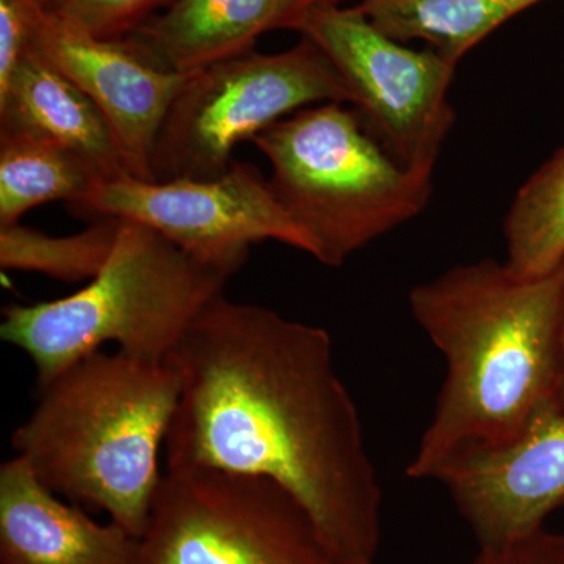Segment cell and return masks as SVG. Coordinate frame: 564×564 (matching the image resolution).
I'll use <instances>...</instances> for the list:
<instances>
[{
    "label": "cell",
    "mask_w": 564,
    "mask_h": 564,
    "mask_svg": "<svg viewBox=\"0 0 564 564\" xmlns=\"http://www.w3.org/2000/svg\"><path fill=\"white\" fill-rule=\"evenodd\" d=\"M121 226L118 218H98L84 231L65 237L50 236L21 223L0 226V267L66 282L93 280L109 262Z\"/></svg>",
    "instance_id": "obj_18"
},
{
    "label": "cell",
    "mask_w": 564,
    "mask_h": 564,
    "mask_svg": "<svg viewBox=\"0 0 564 564\" xmlns=\"http://www.w3.org/2000/svg\"><path fill=\"white\" fill-rule=\"evenodd\" d=\"M480 547L543 529L564 503V413L538 415L511 443L469 456L440 475Z\"/></svg>",
    "instance_id": "obj_11"
},
{
    "label": "cell",
    "mask_w": 564,
    "mask_h": 564,
    "mask_svg": "<svg viewBox=\"0 0 564 564\" xmlns=\"http://www.w3.org/2000/svg\"><path fill=\"white\" fill-rule=\"evenodd\" d=\"M321 0H173L126 36L152 65L195 73L254 51L259 36L295 29L300 17Z\"/></svg>",
    "instance_id": "obj_13"
},
{
    "label": "cell",
    "mask_w": 564,
    "mask_h": 564,
    "mask_svg": "<svg viewBox=\"0 0 564 564\" xmlns=\"http://www.w3.org/2000/svg\"><path fill=\"white\" fill-rule=\"evenodd\" d=\"M470 564H564V534L543 529L499 545L480 547Z\"/></svg>",
    "instance_id": "obj_21"
},
{
    "label": "cell",
    "mask_w": 564,
    "mask_h": 564,
    "mask_svg": "<svg viewBox=\"0 0 564 564\" xmlns=\"http://www.w3.org/2000/svg\"><path fill=\"white\" fill-rule=\"evenodd\" d=\"M39 392L32 414L11 436L17 456L52 492L101 508L141 538L180 402L174 364L96 351Z\"/></svg>",
    "instance_id": "obj_3"
},
{
    "label": "cell",
    "mask_w": 564,
    "mask_h": 564,
    "mask_svg": "<svg viewBox=\"0 0 564 564\" xmlns=\"http://www.w3.org/2000/svg\"><path fill=\"white\" fill-rule=\"evenodd\" d=\"M74 210L93 220L140 223L204 261L236 270L252 245L269 240L314 254L310 237L282 209L269 180L247 162L234 161L214 180H102Z\"/></svg>",
    "instance_id": "obj_9"
},
{
    "label": "cell",
    "mask_w": 564,
    "mask_h": 564,
    "mask_svg": "<svg viewBox=\"0 0 564 564\" xmlns=\"http://www.w3.org/2000/svg\"><path fill=\"white\" fill-rule=\"evenodd\" d=\"M237 272L122 220L98 276L65 299L6 307L0 337L31 358L39 388L106 344L133 358L169 361Z\"/></svg>",
    "instance_id": "obj_4"
},
{
    "label": "cell",
    "mask_w": 564,
    "mask_h": 564,
    "mask_svg": "<svg viewBox=\"0 0 564 564\" xmlns=\"http://www.w3.org/2000/svg\"><path fill=\"white\" fill-rule=\"evenodd\" d=\"M31 50L76 84L110 122L131 176L154 181L152 152L166 113L192 73L148 62L126 40L98 39L55 11L33 21Z\"/></svg>",
    "instance_id": "obj_10"
},
{
    "label": "cell",
    "mask_w": 564,
    "mask_h": 564,
    "mask_svg": "<svg viewBox=\"0 0 564 564\" xmlns=\"http://www.w3.org/2000/svg\"><path fill=\"white\" fill-rule=\"evenodd\" d=\"M503 239V262L516 276H544L564 262V147L516 193Z\"/></svg>",
    "instance_id": "obj_17"
},
{
    "label": "cell",
    "mask_w": 564,
    "mask_h": 564,
    "mask_svg": "<svg viewBox=\"0 0 564 564\" xmlns=\"http://www.w3.org/2000/svg\"><path fill=\"white\" fill-rule=\"evenodd\" d=\"M326 102L350 104V93L326 55L303 36L288 51L245 52L195 70L159 131L152 182L221 176L240 143Z\"/></svg>",
    "instance_id": "obj_6"
},
{
    "label": "cell",
    "mask_w": 564,
    "mask_h": 564,
    "mask_svg": "<svg viewBox=\"0 0 564 564\" xmlns=\"http://www.w3.org/2000/svg\"><path fill=\"white\" fill-rule=\"evenodd\" d=\"M326 55L366 131L408 172L433 181L455 122L448 99L456 63L415 51L378 29L358 6L318 3L295 29Z\"/></svg>",
    "instance_id": "obj_8"
},
{
    "label": "cell",
    "mask_w": 564,
    "mask_h": 564,
    "mask_svg": "<svg viewBox=\"0 0 564 564\" xmlns=\"http://www.w3.org/2000/svg\"><path fill=\"white\" fill-rule=\"evenodd\" d=\"M408 303L447 369L411 478L437 480L558 406L564 262L540 278L489 258L463 263L415 285Z\"/></svg>",
    "instance_id": "obj_2"
},
{
    "label": "cell",
    "mask_w": 564,
    "mask_h": 564,
    "mask_svg": "<svg viewBox=\"0 0 564 564\" xmlns=\"http://www.w3.org/2000/svg\"><path fill=\"white\" fill-rule=\"evenodd\" d=\"M0 129L55 141L90 163L102 180L131 176L102 111L31 47L0 88Z\"/></svg>",
    "instance_id": "obj_14"
},
{
    "label": "cell",
    "mask_w": 564,
    "mask_h": 564,
    "mask_svg": "<svg viewBox=\"0 0 564 564\" xmlns=\"http://www.w3.org/2000/svg\"><path fill=\"white\" fill-rule=\"evenodd\" d=\"M558 408L564 413V304L562 314V326H560V389Z\"/></svg>",
    "instance_id": "obj_22"
},
{
    "label": "cell",
    "mask_w": 564,
    "mask_h": 564,
    "mask_svg": "<svg viewBox=\"0 0 564 564\" xmlns=\"http://www.w3.org/2000/svg\"><path fill=\"white\" fill-rule=\"evenodd\" d=\"M61 2H62V0H52V6H51V9H50V10H54V9H55V7H57V6H58V3H61Z\"/></svg>",
    "instance_id": "obj_24"
},
{
    "label": "cell",
    "mask_w": 564,
    "mask_h": 564,
    "mask_svg": "<svg viewBox=\"0 0 564 564\" xmlns=\"http://www.w3.org/2000/svg\"><path fill=\"white\" fill-rule=\"evenodd\" d=\"M0 564H140V538L62 502L14 455L0 466Z\"/></svg>",
    "instance_id": "obj_12"
},
{
    "label": "cell",
    "mask_w": 564,
    "mask_h": 564,
    "mask_svg": "<svg viewBox=\"0 0 564 564\" xmlns=\"http://www.w3.org/2000/svg\"><path fill=\"white\" fill-rule=\"evenodd\" d=\"M41 9L33 0H0V88L31 47L33 21Z\"/></svg>",
    "instance_id": "obj_20"
},
{
    "label": "cell",
    "mask_w": 564,
    "mask_h": 564,
    "mask_svg": "<svg viewBox=\"0 0 564 564\" xmlns=\"http://www.w3.org/2000/svg\"><path fill=\"white\" fill-rule=\"evenodd\" d=\"M170 361L181 395L169 469L272 478L306 508L337 563L375 564L383 492L326 329L223 293Z\"/></svg>",
    "instance_id": "obj_1"
},
{
    "label": "cell",
    "mask_w": 564,
    "mask_h": 564,
    "mask_svg": "<svg viewBox=\"0 0 564 564\" xmlns=\"http://www.w3.org/2000/svg\"><path fill=\"white\" fill-rule=\"evenodd\" d=\"M33 2L40 3V6H43L44 9L50 10L52 6V0H33Z\"/></svg>",
    "instance_id": "obj_23"
},
{
    "label": "cell",
    "mask_w": 564,
    "mask_h": 564,
    "mask_svg": "<svg viewBox=\"0 0 564 564\" xmlns=\"http://www.w3.org/2000/svg\"><path fill=\"white\" fill-rule=\"evenodd\" d=\"M322 3H339L343 2V0H321Z\"/></svg>",
    "instance_id": "obj_25"
},
{
    "label": "cell",
    "mask_w": 564,
    "mask_h": 564,
    "mask_svg": "<svg viewBox=\"0 0 564 564\" xmlns=\"http://www.w3.org/2000/svg\"><path fill=\"white\" fill-rule=\"evenodd\" d=\"M272 165L270 188L323 265L356 252L425 210L433 181L393 161L352 109L306 107L252 139Z\"/></svg>",
    "instance_id": "obj_5"
},
{
    "label": "cell",
    "mask_w": 564,
    "mask_h": 564,
    "mask_svg": "<svg viewBox=\"0 0 564 564\" xmlns=\"http://www.w3.org/2000/svg\"><path fill=\"white\" fill-rule=\"evenodd\" d=\"M173 0H62L54 10L77 28L106 40H122Z\"/></svg>",
    "instance_id": "obj_19"
},
{
    "label": "cell",
    "mask_w": 564,
    "mask_h": 564,
    "mask_svg": "<svg viewBox=\"0 0 564 564\" xmlns=\"http://www.w3.org/2000/svg\"><path fill=\"white\" fill-rule=\"evenodd\" d=\"M101 174L68 148L31 132L0 129V226L47 203L80 206Z\"/></svg>",
    "instance_id": "obj_15"
},
{
    "label": "cell",
    "mask_w": 564,
    "mask_h": 564,
    "mask_svg": "<svg viewBox=\"0 0 564 564\" xmlns=\"http://www.w3.org/2000/svg\"><path fill=\"white\" fill-rule=\"evenodd\" d=\"M543 0H359L370 21L392 39L421 40L456 63L516 14Z\"/></svg>",
    "instance_id": "obj_16"
},
{
    "label": "cell",
    "mask_w": 564,
    "mask_h": 564,
    "mask_svg": "<svg viewBox=\"0 0 564 564\" xmlns=\"http://www.w3.org/2000/svg\"><path fill=\"white\" fill-rule=\"evenodd\" d=\"M140 564H339L284 486L231 470L169 469L140 538Z\"/></svg>",
    "instance_id": "obj_7"
}]
</instances>
